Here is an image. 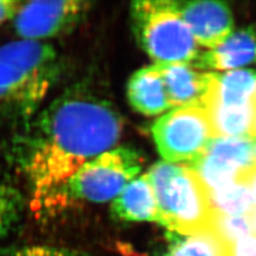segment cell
<instances>
[{
    "instance_id": "6da1fadb",
    "label": "cell",
    "mask_w": 256,
    "mask_h": 256,
    "mask_svg": "<svg viewBox=\"0 0 256 256\" xmlns=\"http://www.w3.org/2000/svg\"><path fill=\"white\" fill-rule=\"evenodd\" d=\"M123 121L111 104L86 89L56 98L22 127L11 156L28 182L41 217L66 207L64 189L84 164L116 148Z\"/></svg>"
},
{
    "instance_id": "7a4b0ae2",
    "label": "cell",
    "mask_w": 256,
    "mask_h": 256,
    "mask_svg": "<svg viewBox=\"0 0 256 256\" xmlns=\"http://www.w3.org/2000/svg\"><path fill=\"white\" fill-rule=\"evenodd\" d=\"M54 47L36 41L0 46V122H31L60 76Z\"/></svg>"
},
{
    "instance_id": "3957f363",
    "label": "cell",
    "mask_w": 256,
    "mask_h": 256,
    "mask_svg": "<svg viewBox=\"0 0 256 256\" xmlns=\"http://www.w3.org/2000/svg\"><path fill=\"white\" fill-rule=\"evenodd\" d=\"M146 174L155 192L160 226L182 236L216 230L217 210L210 190L188 164L159 162Z\"/></svg>"
},
{
    "instance_id": "277c9868",
    "label": "cell",
    "mask_w": 256,
    "mask_h": 256,
    "mask_svg": "<svg viewBox=\"0 0 256 256\" xmlns=\"http://www.w3.org/2000/svg\"><path fill=\"white\" fill-rule=\"evenodd\" d=\"M130 14L134 34L155 64H192L202 54L182 18L178 2H136Z\"/></svg>"
},
{
    "instance_id": "5b68a950",
    "label": "cell",
    "mask_w": 256,
    "mask_h": 256,
    "mask_svg": "<svg viewBox=\"0 0 256 256\" xmlns=\"http://www.w3.org/2000/svg\"><path fill=\"white\" fill-rule=\"evenodd\" d=\"M143 159L128 146L109 150L84 164L64 189V201L102 203L114 200L134 180L142 169Z\"/></svg>"
},
{
    "instance_id": "8992f818",
    "label": "cell",
    "mask_w": 256,
    "mask_h": 256,
    "mask_svg": "<svg viewBox=\"0 0 256 256\" xmlns=\"http://www.w3.org/2000/svg\"><path fill=\"white\" fill-rule=\"evenodd\" d=\"M159 154L171 164L194 162L214 139L207 112L202 107L174 108L152 127Z\"/></svg>"
},
{
    "instance_id": "52a82bcc",
    "label": "cell",
    "mask_w": 256,
    "mask_h": 256,
    "mask_svg": "<svg viewBox=\"0 0 256 256\" xmlns=\"http://www.w3.org/2000/svg\"><path fill=\"white\" fill-rule=\"evenodd\" d=\"M255 139L216 138L189 166L202 178L208 190L237 182L239 176L255 164Z\"/></svg>"
},
{
    "instance_id": "ba28073f",
    "label": "cell",
    "mask_w": 256,
    "mask_h": 256,
    "mask_svg": "<svg viewBox=\"0 0 256 256\" xmlns=\"http://www.w3.org/2000/svg\"><path fill=\"white\" fill-rule=\"evenodd\" d=\"M89 6L78 0L24 2L14 16V27L27 41L57 36L76 26Z\"/></svg>"
},
{
    "instance_id": "9c48e42d",
    "label": "cell",
    "mask_w": 256,
    "mask_h": 256,
    "mask_svg": "<svg viewBox=\"0 0 256 256\" xmlns=\"http://www.w3.org/2000/svg\"><path fill=\"white\" fill-rule=\"evenodd\" d=\"M178 8L196 43L203 47L214 50L233 32V15L226 2H178Z\"/></svg>"
},
{
    "instance_id": "30bf717a",
    "label": "cell",
    "mask_w": 256,
    "mask_h": 256,
    "mask_svg": "<svg viewBox=\"0 0 256 256\" xmlns=\"http://www.w3.org/2000/svg\"><path fill=\"white\" fill-rule=\"evenodd\" d=\"M172 109L202 107L214 73L189 63L157 64Z\"/></svg>"
},
{
    "instance_id": "8fae6325",
    "label": "cell",
    "mask_w": 256,
    "mask_h": 256,
    "mask_svg": "<svg viewBox=\"0 0 256 256\" xmlns=\"http://www.w3.org/2000/svg\"><path fill=\"white\" fill-rule=\"evenodd\" d=\"M256 61V26L232 34L220 46L200 54L192 63L198 68H238Z\"/></svg>"
},
{
    "instance_id": "7c38bea8",
    "label": "cell",
    "mask_w": 256,
    "mask_h": 256,
    "mask_svg": "<svg viewBox=\"0 0 256 256\" xmlns=\"http://www.w3.org/2000/svg\"><path fill=\"white\" fill-rule=\"evenodd\" d=\"M127 96L132 107L148 116H154L171 110L164 80L157 64L136 70L127 86Z\"/></svg>"
},
{
    "instance_id": "4fadbf2b",
    "label": "cell",
    "mask_w": 256,
    "mask_h": 256,
    "mask_svg": "<svg viewBox=\"0 0 256 256\" xmlns=\"http://www.w3.org/2000/svg\"><path fill=\"white\" fill-rule=\"evenodd\" d=\"M111 214L126 222L159 223L155 192L148 174L132 180L111 203Z\"/></svg>"
},
{
    "instance_id": "5bb4252c",
    "label": "cell",
    "mask_w": 256,
    "mask_h": 256,
    "mask_svg": "<svg viewBox=\"0 0 256 256\" xmlns=\"http://www.w3.org/2000/svg\"><path fill=\"white\" fill-rule=\"evenodd\" d=\"M255 95L256 72L235 70L224 74H214L204 102L212 100L224 107H240L249 104Z\"/></svg>"
},
{
    "instance_id": "9a60e30c",
    "label": "cell",
    "mask_w": 256,
    "mask_h": 256,
    "mask_svg": "<svg viewBox=\"0 0 256 256\" xmlns=\"http://www.w3.org/2000/svg\"><path fill=\"white\" fill-rule=\"evenodd\" d=\"M206 110L216 138L250 137L255 114V96L244 106L224 107L212 100H205ZM253 139V138H252Z\"/></svg>"
},
{
    "instance_id": "2e32d148",
    "label": "cell",
    "mask_w": 256,
    "mask_h": 256,
    "mask_svg": "<svg viewBox=\"0 0 256 256\" xmlns=\"http://www.w3.org/2000/svg\"><path fill=\"white\" fill-rule=\"evenodd\" d=\"M170 256H235L234 246L217 230L203 234L182 236L169 232Z\"/></svg>"
},
{
    "instance_id": "e0dca14e",
    "label": "cell",
    "mask_w": 256,
    "mask_h": 256,
    "mask_svg": "<svg viewBox=\"0 0 256 256\" xmlns=\"http://www.w3.org/2000/svg\"><path fill=\"white\" fill-rule=\"evenodd\" d=\"M25 207V198L11 176L0 170V237L18 226Z\"/></svg>"
},
{
    "instance_id": "ac0fdd59",
    "label": "cell",
    "mask_w": 256,
    "mask_h": 256,
    "mask_svg": "<svg viewBox=\"0 0 256 256\" xmlns=\"http://www.w3.org/2000/svg\"><path fill=\"white\" fill-rule=\"evenodd\" d=\"M210 194L214 210L223 214L246 216L256 207L250 190L238 182L210 190Z\"/></svg>"
},
{
    "instance_id": "d6986e66",
    "label": "cell",
    "mask_w": 256,
    "mask_h": 256,
    "mask_svg": "<svg viewBox=\"0 0 256 256\" xmlns=\"http://www.w3.org/2000/svg\"><path fill=\"white\" fill-rule=\"evenodd\" d=\"M214 228L224 239L233 244L238 240L254 234L249 214L230 216L217 212Z\"/></svg>"
},
{
    "instance_id": "ffe728a7",
    "label": "cell",
    "mask_w": 256,
    "mask_h": 256,
    "mask_svg": "<svg viewBox=\"0 0 256 256\" xmlns=\"http://www.w3.org/2000/svg\"><path fill=\"white\" fill-rule=\"evenodd\" d=\"M0 256H86V254L77 250L66 249V248L32 244L6 248V249L0 250Z\"/></svg>"
},
{
    "instance_id": "44dd1931",
    "label": "cell",
    "mask_w": 256,
    "mask_h": 256,
    "mask_svg": "<svg viewBox=\"0 0 256 256\" xmlns=\"http://www.w3.org/2000/svg\"><path fill=\"white\" fill-rule=\"evenodd\" d=\"M235 256H256V235L238 240L234 246Z\"/></svg>"
},
{
    "instance_id": "7402d4cb",
    "label": "cell",
    "mask_w": 256,
    "mask_h": 256,
    "mask_svg": "<svg viewBox=\"0 0 256 256\" xmlns=\"http://www.w3.org/2000/svg\"><path fill=\"white\" fill-rule=\"evenodd\" d=\"M237 182L248 187L256 204V162L254 164H252L250 168H248L246 171L242 173Z\"/></svg>"
},
{
    "instance_id": "603a6c76",
    "label": "cell",
    "mask_w": 256,
    "mask_h": 256,
    "mask_svg": "<svg viewBox=\"0 0 256 256\" xmlns=\"http://www.w3.org/2000/svg\"><path fill=\"white\" fill-rule=\"evenodd\" d=\"M24 2L15 0H0V25L14 18Z\"/></svg>"
},
{
    "instance_id": "cb8c5ba5",
    "label": "cell",
    "mask_w": 256,
    "mask_h": 256,
    "mask_svg": "<svg viewBox=\"0 0 256 256\" xmlns=\"http://www.w3.org/2000/svg\"><path fill=\"white\" fill-rule=\"evenodd\" d=\"M250 137L256 140V95H255V114H254V120H253L252 128H251V132H250Z\"/></svg>"
},
{
    "instance_id": "d4e9b609",
    "label": "cell",
    "mask_w": 256,
    "mask_h": 256,
    "mask_svg": "<svg viewBox=\"0 0 256 256\" xmlns=\"http://www.w3.org/2000/svg\"><path fill=\"white\" fill-rule=\"evenodd\" d=\"M249 217H250L251 222H252L253 232H254V234L256 235V207L249 214Z\"/></svg>"
},
{
    "instance_id": "484cf974",
    "label": "cell",
    "mask_w": 256,
    "mask_h": 256,
    "mask_svg": "<svg viewBox=\"0 0 256 256\" xmlns=\"http://www.w3.org/2000/svg\"><path fill=\"white\" fill-rule=\"evenodd\" d=\"M254 158H255V162H256V140L254 142Z\"/></svg>"
},
{
    "instance_id": "4316f807",
    "label": "cell",
    "mask_w": 256,
    "mask_h": 256,
    "mask_svg": "<svg viewBox=\"0 0 256 256\" xmlns=\"http://www.w3.org/2000/svg\"><path fill=\"white\" fill-rule=\"evenodd\" d=\"M162 256H170L169 254H164V255H162Z\"/></svg>"
}]
</instances>
